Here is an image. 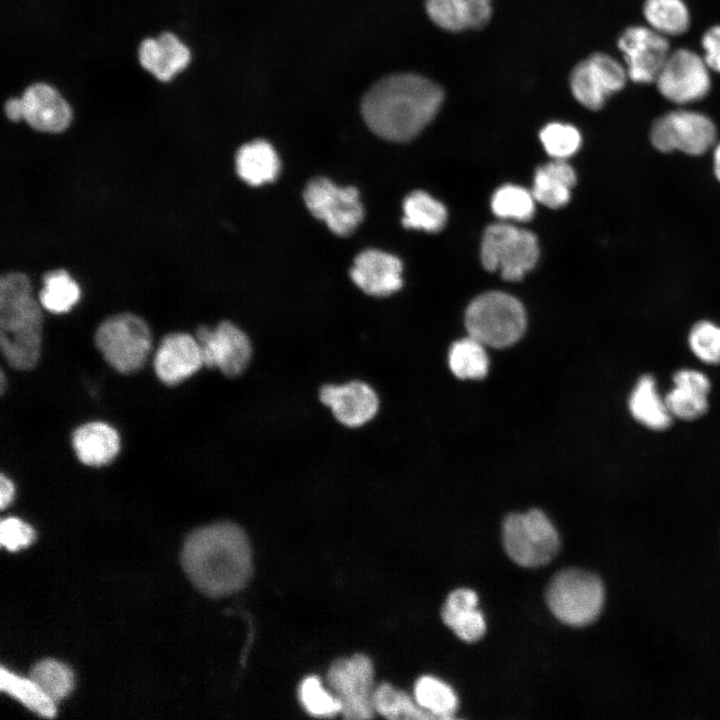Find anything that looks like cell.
Here are the masks:
<instances>
[{
    "instance_id": "7402d4cb",
    "label": "cell",
    "mask_w": 720,
    "mask_h": 720,
    "mask_svg": "<svg viewBox=\"0 0 720 720\" xmlns=\"http://www.w3.org/2000/svg\"><path fill=\"white\" fill-rule=\"evenodd\" d=\"M71 443L78 460L90 467L110 464L121 448L117 430L102 421H91L78 426L72 433Z\"/></svg>"
},
{
    "instance_id": "3957f363",
    "label": "cell",
    "mask_w": 720,
    "mask_h": 720,
    "mask_svg": "<svg viewBox=\"0 0 720 720\" xmlns=\"http://www.w3.org/2000/svg\"><path fill=\"white\" fill-rule=\"evenodd\" d=\"M41 304L31 293L28 277L8 272L0 279V348L16 370L29 371L39 362L42 347Z\"/></svg>"
},
{
    "instance_id": "e575fe53",
    "label": "cell",
    "mask_w": 720,
    "mask_h": 720,
    "mask_svg": "<svg viewBox=\"0 0 720 720\" xmlns=\"http://www.w3.org/2000/svg\"><path fill=\"white\" fill-rule=\"evenodd\" d=\"M534 196L517 185H504L497 189L491 199L493 213L502 219L528 221L535 212Z\"/></svg>"
},
{
    "instance_id": "d590c367",
    "label": "cell",
    "mask_w": 720,
    "mask_h": 720,
    "mask_svg": "<svg viewBox=\"0 0 720 720\" xmlns=\"http://www.w3.org/2000/svg\"><path fill=\"white\" fill-rule=\"evenodd\" d=\"M30 678L55 703L70 693L74 682L70 668L54 659H43L37 662L31 670Z\"/></svg>"
},
{
    "instance_id": "4fadbf2b",
    "label": "cell",
    "mask_w": 720,
    "mask_h": 720,
    "mask_svg": "<svg viewBox=\"0 0 720 720\" xmlns=\"http://www.w3.org/2000/svg\"><path fill=\"white\" fill-rule=\"evenodd\" d=\"M628 78L626 68L607 54L595 53L578 63L570 75L575 99L590 110L601 109Z\"/></svg>"
},
{
    "instance_id": "ee69618b",
    "label": "cell",
    "mask_w": 720,
    "mask_h": 720,
    "mask_svg": "<svg viewBox=\"0 0 720 720\" xmlns=\"http://www.w3.org/2000/svg\"><path fill=\"white\" fill-rule=\"evenodd\" d=\"M714 173L716 178L720 181V143L714 150Z\"/></svg>"
},
{
    "instance_id": "4dcf8cb0",
    "label": "cell",
    "mask_w": 720,
    "mask_h": 720,
    "mask_svg": "<svg viewBox=\"0 0 720 720\" xmlns=\"http://www.w3.org/2000/svg\"><path fill=\"white\" fill-rule=\"evenodd\" d=\"M643 14L649 27L664 36L683 34L690 23L683 0H645Z\"/></svg>"
},
{
    "instance_id": "f1b7e54d",
    "label": "cell",
    "mask_w": 720,
    "mask_h": 720,
    "mask_svg": "<svg viewBox=\"0 0 720 720\" xmlns=\"http://www.w3.org/2000/svg\"><path fill=\"white\" fill-rule=\"evenodd\" d=\"M39 293L41 306L54 314L69 312L80 299V287L64 269L47 272Z\"/></svg>"
},
{
    "instance_id": "cb8c5ba5",
    "label": "cell",
    "mask_w": 720,
    "mask_h": 720,
    "mask_svg": "<svg viewBox=\"0 0 720 720\" xmlns=\"http://www.w3.org/2000/svg\"><path fill=\"white\" fill-rule=\"evenodd\" d=\"M430 19L448 31L484 26L491 16V0H426Z\"/></svg>"
},
{
    "instance_id": "f35d334b",
    "label": "cell",
    "mask_w": 720,
    "mask_h": 720,
    "mask_svg": "<svg viewBox=\"0 0 720 720\" xmlns=\"http://www.w3.org/2000/svg\"><path fill=\"white\" fill-rule=\"evenodd\" d=\"M540 140L546 152L560 160L573 155L581 145V135L574 126L557 122L543 127Z\"/></svg>"
},
{
    "instance_id": "d4e9b609",
    "label": "cell",
    "mask_w": 720,
    "mask_h": 720,
    "mask_svg": "<svg viewBox=\"0 0 720 720\" xmlns=\"http://www.w3.org/2000/svg\"><path fill=\"white\" fill-rule=\"evenodd\" d=\"M628 409L636 422L651 431H665L672 424L673 417L651 374L641 375L636 381L628 398Z\"/></svg>"
},
{
    "instance_id": "e0dca14e",
    "label": "cell",
    "mask_w": 720,
    "mask_h": 720,
    "mask_svg": "<svg viewBox=\"0 0 720 720\" xmlns=\"http://www.w3.org/2000/svg\"><path fill=\"white\" fill-rule=\"evenodd\" d=\"M320 400L328 406L334 417L348 427H359L376 415L379 399L374 389L362 381L343 385H324Z\"/></svg>"
},
{
    "instance_id": "d6a6232c",
    "label": "cell",
    "mask_w": 720,
    "mask_h": 720,
    "mask_svg": "<svg viewBox=\"0 0 720 720\" xmlns=\"http://www.w3.org/2000/svg\"><path fill=\"white\" fill-rule=\"evenodd\" d=\"M449 366L461 379H481L488 372L489 360L484 345L469 336L453 343L449 351Z\"/></svg>"
},
{
    "instance_id": "30bf717a",
    "label": "cell",
    "mask_w": 720,
    "mask_h": 720,
    "mask_svg": "<svg viewBox=\"0 0 720 720\" xmlns=\"http://www.w3.org/2000/svg\"><path fill=\"white\" fill-rule=\"evenodd\" d=\"M374 670L370 658L356 654L333 662L327 680L347 719H369L374 714Z\"/></svg>"
},
{
    "instance_id": "f6af8a7d",
    "label": "cell",
    "mask_w": 720,
    "mask_h": 720,
    "mask_svg": "<svg viewBox=\"0 0 720 720\" xmlns=\"http://www.w3.org/2000/svg\"><path fill=\"white\" fill-rule=\"evenodd\" d=\"M4 388H5V375H4V373L2 372V373H1V392H2V393H4V390H5Z\"/></svg>"
},
{
    "instance_id": "83f0119b",
    "label": "cell",
    "mask_w": 720,
    "mask_h": 720,
    "mask_svg": "<svg viewBox=\"0 0 720 720\" xmlns=\"http://www.w3.org/2000/svg\"><path fill=\"white\" fill-rule=\"evenodd\" d=\"M447 220L445 206L424 191L410 193L403 202V226L427 232L440 231Z\"/></svg>"
},
{
    "instance_id": "52a82bcc",
    "label": "cell",
    "mask_w": 720,
    "mask_h": 720,
    "mask_svg": "<svg viewBox=\"0 0 720 720\" xmlns=\"http://www.w3.org/2000/svg\"><path fill=\"white\" fill-rule=\"evenodd\" d=\"M502 538L508 556L523 567L547 564L560 548L557 530L538 509L509 514L503 522Z\"/></svg>"
},
{
    "instance_id": "6da1fadb",
    "label": "cell",
    "mask_w": 720,
    "mask_h": 720,
    "mask_svg": "<svg viewBox=\"0 0 720 720\" xmlns=\"http://www.w3.org/2000/svg\"><path fill=\"white\" fill-rule=\"evenodd\" d=\"M181 564L192 584L209 597L242 590L252 571V550L246 533L231 522L194 530L187 537Z\"/></svg>"
},
{
    "instance_id": "b9f144b4",
    "label": "cell",
    "mask_w": 720,
    "mask_h": 720,
    "mask_svg": "<svg viewBox=\"0 0 720 720\" xmlns=\"http://www.w3.org/2000/svg\"><path fill=\"white\" fill-rule=\"evenodd\" d=\"M15 486L12 480L4 473L0 476V507L5 509L14 499Z\"/></svg>"
},
{
    "instance_id": "ab89813d",
    "label": "cell",
    "mask_w": 720,
    "mask_h": 720,
    "mask_svg": "<svg viewBox=\"0 0 720 720\" xmlns=\"http://www.w3.org/2000/svg\"><path fill=\"white\" fill-rule=\"evenodd\" d=\"M35 533L33 528L16 517H8L0 524L1 546L9 551H17L31 544Z\"/></svg>"
},
{
    "instance_id": "1f68e13d",
    "label": "cell",
    "mask_w": 720,
    "mask_h": 720,
    "mask_svg": "<svg viewBox=\"0 0 720 720\" xmlns=\"http://www.w3.org/2000/svg\"><path fill=\"white\" fill-rule=\"evenodd\" d=\"M414 696L418 705L434 719H451L457 710L458 699L454 690L433 676H422L416 681Z\"/></svg>"
},
{
    "instance_id": "44dd1931",
    "label": "cell",
    "mask_w": 720,
    "mask_h": 720,
    "mask_svg": "<svg viewBox=\"0 0 720 720\" xmlns=\"http://www.w3.org/2000/svg\"><path fill=\"white\" fill-rule=\"evenodd\" d=\"M141 66L160 81H170L186 68L191 53L173 33L163 32L157 38L144 39L138 50Z\"/></svg>"
},
{
    "instance_id": "ac0fdd59",
    "label": "cell",
    "mask_w": 720,
    "mask_h": 720,
    "mask_svg": "<svg viewBox=\"0 0 720 720\" xmlns=\"http://www.w3.org/2000/svg\"><path fill=\"white\" fill-rule=\"evenodd\" d=\"M402 263L394 255L377 249L362 251L350 270L352 281L366 294L383 297L402 287Z\"/></svg>"
},
{
    "instance_id": "7a4b0ae2",
    "label": "cell",
    "mask_w": 720,
    "mask_h": 720,
    "mask_svg": "<svg viewBox=\"0 0 720 720\" xmlns=\"http://www.w3.org/2000/svg\"><path fill=\"white\" fill-rule=\"evenodd\" d=\"M444 94L429 79L398 73L377 81L363 96L361 114L377 136L394 142L416 137L437 114Z\"/></svg>"
},
{
    "instance_id": "5b68a950",
    "label": "cell",
    "mask_w": 720,
    "mask_h": 720,
    "mask_svg": "<svg viewBox=\"0 0 720 720\" xmlns=\"http://www.w3.org/2000/svg\"><path fill=\"white\" fill-rule=\"evenodd\" d=\"M465 324L469 336L483 345L503 348L517 342L526 328L522 304L513 296L491 291L476 297L467 307Z\"/></svg>"
},
{
    "instance_id": "8fae6325",
    "label": "cell",
    "mask_w": 720,
    "mask_h": 720,
    "mask_svg": "<svg viewBox=\"0 0 720 720\" xmlns=\"http://www.w3.org/2000/svg\"><path fill=\"white\" fill-rule=\"evenodd\" d=\"M653 146L661 152L680 150L689 155L705 153L715 142L716 127L706 115L688 110L669 112L651 129Z\"/></svg>"
},
{
    "instance_id": "ba28073f",
    "label": "cell",
    "mask_w": 720,
    "mask_h": 720,
    "mask_svg": "<svg viewBox=\"0 0 720 720\" xmlns=\"http://www.w3.org/2000/svg\"><path fill=\"white\" fill-rule=\"evenodd\" d=\"M539 246L528 230L508 223L490 225L481 242V261L488 271H499L509 281L521 280L537 263Z\"/></svg>"
},
{
    "instance_id": "8992f818",
    "label": "cell",
    "mask_w": 720,
    "mask_h": 720,
    "mask_svg": "<svg viewBox=\"0 0 720 720\" xmlns=\"http://www.w3.org/2000/svg\"><path fill=\"white\" fill-rule=\"evenodd\" d=\"M94 339L104 360L121 374L140 370L152 349L148 324L132 313H118L106 318L98 326Z\"/></svg>"
},
{
    "instance_id": "9a60e30c",
    "label": "cell",
    "mask_w": 720,
    "mask_h": 720,
    "mask_svg": "<svg viewBox=\"0 0 720 720\" xmlns=\"http://www.w3.org/2000/svg\"><path fill=\"white\" fill-rule=\"evenodd\" d=\"M628 78L636 83H652L670 54L667 37L650 27L631 26L618 39Z\"/></svg>"
},
{
    "instance_id": "603a6c76",
    "label": "cell",
    "mask_w": 720,
    "mask_h": 720,
    "mask_svg": "<svg viewBox=\"0 0 720 720\" xmlns=\"http://www.w3.org/2000/svg\"><path fill=\"white\" fill-rule=\"evenodd\" d=\"M478 596L468 588L452 591L441 610V618L455 635L465 642H476L486 632V622L477 610Z\"/></svg>"
},
{
    "instance_id": "9c48e42d",
    "label": "cell",
    "mask_w": 720,
    "mask_h": 720,
    "mask_svg": "<svg viewBox=\"0 0 720 720\" xmlns=\"http://www.w3.org/2000/svg\"><path fill=\"white\" fill-rule=\"evenodd\" d=\"M303 196L309 211L338 236L350 235L363 220L364 209L354 187H339L318 177L307 184Z\"/></svg>"
},
{
    "instance_id": "4316f807",
    "label": "cell",
    "mask_w": 720,
    "mask_h": 720,
    "mask_svg": "<svg viewBox=\"0 0 720 720\" xmlns=\"http://www.w3.org/2000/svg\"><path fill=\"white\" fill-rule=\"evenodd\" d=\"M576 174L565 160L555 159L538 168L532 194L536 201L549 208H560L568 203Z\"/></svg>"
},
{
    "instance_id": "836d02e7",
    "label": "cell",
    "mask_w": 720,
    "mask_h": 720,
    "mask_svg": "<svg viewBox=\"0 0 720 720\" xmlns=\"http://www.w3.org/2000/svg\"><path fill=\"white\" fill-rule=\"evenodd\" d=\"M375 710L389 719H434L403 691L383 683L374 692Z\"/></svg>"
},
{
    "instance_id": "d6986e66",
    "label": "cell",
    "mask_w": 720,
    "mask_h": 720,
    "mask_svg": "<svg viewBox=\"0 0 720 720\" xmlns=\"http://www.w3.org/2000/svg\"><path fill=\"white\" fill-rule=\"evenodd\" d=\"M23 120L33 129L46 133L63 132L71 123L72 110L53 87L38 82L30 85L21 97Z\"/></svg>"
},
{
    "instance_id": "484cf974",
    "label": "cell",
    "mask_w": 720,
    "mask_h": 720,
    "mask_svg": "<svg viewBox=\"0 0 720 720\" xmlns=\"http://www.w3.org/2000/svg\"><path fill=\"white\" fill-rule=\"evenodd\" d=\"M235 165L238 176L251 186L274 181L281 167L274 147L262 139L242 145L236 153Z\"/></svg>"
},
{
    "instance_id": "277c9868",
    "label": "cell",
    "mask_w": 720,
    "mask_h": 720,
    "mask_svg": "<svg viewBox=\"0 0 720 720\" xmlns=\"http://www.w3.org/2000/svg\"><path fill=\"white\" fill-rule=\"evenodd\" d=\"M546 602L554 616L566 625L583 627L599 616L605 599L601 579L578 568L557 572L546 588Z\"/></svg>"
},
{
    "instance_id": "7c38bea8",
    "label": "cell",
    "mask_w": 720,
    "mask_h": 720,
    "mask_svg": "<svg viewBox=\"0 0 720 720\" xmlns=\"http://www.w3.org/2000/svg\"><path fill=\"white\" fill-rule=\"evenodd\" d=\"M655 83L667 100L687 104L704 98L710 90V69L703 57L689 49L670 52Z\"/></svg>"
},
{
    "instance_id": "7bdbcfd3",
    "label": "cell",
    "mask_w": 720,
    "mask_h": 720,
    "mask_svg": "<svg viewBox=\"0 0 720 720\" xmlns=\"http://www.w3.org/2000/svg\"><path fill=\"white\" fill-rule=\"evenodd\" d=\"M7 118L11 121L18 122L23 120V107L21 98H11L4 106Z\"/></svg>"
},
{
    "instance_id": "8d00e7d4",
    "label": "cell",
    "mask_w": 720,
    "mask_h": 720,
    "mask_svg": "<svg viewBox=\"0 0 720 720\" xmlns=\"http://www.w3.org/2000/svg\"><path fill=\"white\" fill-rule=\"evenodd\" d=\"M688 346L694 356L708 365H720V326L701 320L688 334Z\"/></svg>"
},
{
    "instance_id": "ffe728a7",
    "label": "cell",
    "mask_w": 720,
    "mask_h": 720,
    "mask_svg": "<svg viewBox=\"0 0 720 720\" xmlns=\"http://www.w3.org/2000/svg\"><path fill=\"white\" fill-rule=\"evenodd\" d=\"M673 388L664 400L673 418L694 421L703 417L709 409L708 395L711 381L703 372L682 368L673 376Z\"/></svg>"
},
{
    "instance_id": "f546056e",
    "label": "cell",
    "mask_w": 720,
    "mask_h": 720,
    "mask_svg": "<svg viewBox=\"0 0 720 720\" xmlns=\"http://www.w3.org/2000/svg\"><path fill=\"white\" fill-rule=\"evenodd\" d=\"M0 688L39 716L52 718L56 714L55 702L31 678L1 667Z\"/></svg>"
},
{
    "instance_id": "2e32d148",
    "label": "cell",
    "mask_w": 720,
    "mask_h": 720,
    "mask_svg": "<svg viewBox=\"0 0 720 720\" xmlns=\"http://www.w3.org/2000/svg\"><path fill=\"white\" fill-rule=\"evenodd\" d=\"M153 365L157 378L163 384H180L204 366L197 338L184 332L165 335L155 352Z\"/></svg>"
},
{
    "instance_id": "5bb4252c",
    "label": "cell",
    "mask_w": 720,
    "mask_h": 720,
    "mask_svg": "<svg viewBox=\"0 0 720 720\" xmlns=\"http://www.w3.org/2000/svg\"><path fill=\"white\" fill-rule=\"evenodd\" d=\"M204 366L217 368L228 377L240 375L248 366L252 347L248 336L236 325L222 321L216 327L200 326L196 335Z\"/></svg>"
},
{
    "instance_id": "60d3db41",
    "label": "cell",
    "mask_w": 720,
    "mask_h": 720,
    "mask_svg": "<svg viewBox=\"0 0 720 720\" xmlns=\"http://www.w3.org/2000/svg\"><path fill=\"white\" fill-rule=\"evenodd\" d=\"M701 44L707 66L710 70L720 73V25L709 28L704 33Z\"/></svg>"
},
{
    "instance_id": "74e56055",
    "label": "cell",
    "mask_w": 720,
    "mask_h": 720,
    "mask_svg": "<svg viewBox=\"0 0 720 720\" xmlns=\"http://www.w3.org/2000/svg\"><path fill=\"white\" fill-rule=\"evenodd\" d=\"M298 693L303 707L313 716L332 717L341 712L339 699L330 694L316 676L303 679Z\"/></svg>"
}]
</instances>
